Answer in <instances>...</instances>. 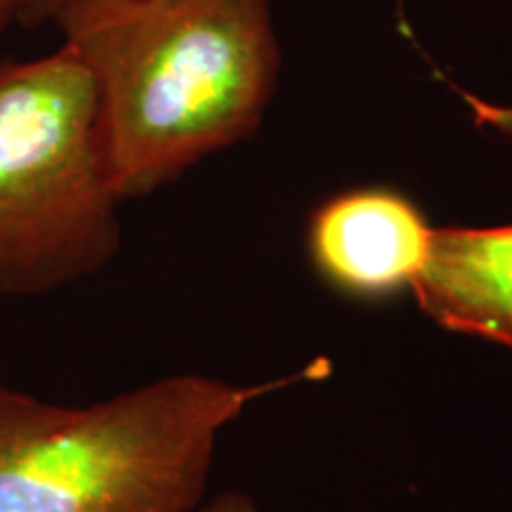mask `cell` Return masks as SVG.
Masks as SVG:
<instances>
[{"label":"cell","mask_w":512,"mask_h":512,"mask_svg":"<svg viewBox=\"0 0 512 512\" xmlns=\"http://www.w3.org/2000/svg\"><path fill=\"white\" fill-rule=\"evenodd\" d=\"M50 24L91 76L121 200L254 136L278 86L273 0H72Z\"/></svg>","instance_id":"cell-1"},{"label":"cell","mask_w":512,"mask_h":512,"mask_svg":"<svg viewBox=\"0 0 512 512\" xmlns=\"http://www.w3.org/2000/svg\"><path fill=\"white\" fill-rule=\"evenodd\" d=\"M67 3H72V0H22L17 22L29 29L46 27V24L53 22L55 12Z\"/></svg>","instance_id":"cell-7"},{"label":"cell","mask_w":512,"mask_h":512,"mask_svg":"<svg viewBox=\"0 0 512 512\" xmlns=\"http://www.w3.org/2000/svg\"><path fill=\"white\" fill-rule=\"evenodd\" d=\"M432 230L401 192L356 188L313 211L309 254L316 271L344 294L392 297L413 287L430 254Z\"/></svg>","instance_id":"cell-4"},{"label":"cell","mask_w":512,"mask_h":512,"mask_svg":"<svg viewBox=\"0 0 512 512\" xmlns=\"http://www.w3.org/2000/svg\"><path fill=\"white\" fill-rule=\"evenodd\" d=\"M192 512H256V505L247 494H240V491H226L219 498L207 505H200Z\"/></svg>","instance_id":"cell-8"},{"label":"cell","mask_w":512,"mask_h":512,"mask_svg":"<svg viewBox=\"0 0 512 512\" xmlns=\"http://www.w3.org/2000/svg\"><path fill=\"white\" fill-rule=\"evenodd\" d=\"M411 292L441 328L512 349V223L434 228Z\"/></svg>","instance_id":"cell-5"},{"label":"cell","mask_w":512,"mask_h":512,"mask_svg":"<svg viewBox=\"0 0 512 512\" xmlns=\"http://www.w3.org/2000/svg\"><path fill=\"white\" fill-rule=\"evenodd\" d=\"M121 202L93 81L72 50L0 62V299L102 271L121 249Z\"/></svg>","instance_id":"cell-3"},{"label":"cell","mask_w":512,"mask_h":512,"mask_svg":"<svg viewBox=\"0 0 512 512\" xmlns=\"http://www.w3.org/2000/svg\"><path fill=\"white\" fill-rule=\"evenodd\" d=\"M19 8H22V0H0V31L10 22H17Z\"/></svg>","instance_id":"cell-9"},{"label":"cell","mask_w":512,"mask_h":512,"mask_svg":"<svg viewBox=\"0 0 512 512\" xmlns=\"http://www.w3.org/2000/svg\"><path fill=\"white\" fill-rule=\"evenodd\" d=\"M297 377L171 375L88 406L0 384V512H192L221 432Z\"/></svg>","instance_id":"cell-2"},{"label":"cell","mask_w":512,"mask_h":512,"mask_svg":"<svg viewBox=\"0 0 512 512\" xmlns=\"http://www.w3.org/2000/svg\"><path fill=\"white\" fill-rule=\"evenodd\" d=\"M460 98H463L465 105L470 107L472 117H475L477 124L494 128V131L501 133V136L512 140V105H496V102L477 98V95H470V93H463Z\"/></svg>","instance_id":"cell-6"}]
</instances>
